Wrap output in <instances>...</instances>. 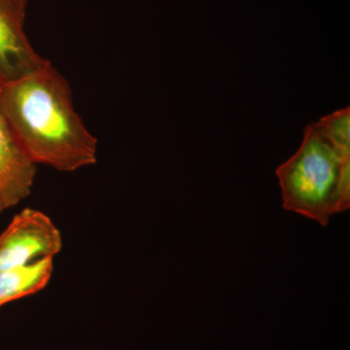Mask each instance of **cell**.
I'll return each mask as SVG.
<instances>
[{"label": "cell", "mask_w": 350, "mask_h": 350, "mask_svg": "<svg viewBox=\"0 0 350 350\" xmlns=\"http://www.w3.org/2000/svg\"><path fill=\"white\" fill-rule=\"evenodd\" d=\"M3 1L6 2L20 17H22L23 19H25L27 0H3Z\"/></svg>", "instance_id": "obj_7"}, {"label": "cell", "mask_w": 350, "mask_h": 350, "mask_svg": "<svg viewBox=\"0 0 350 350\" xmlns=\"http://www.w3.org/2000/svg\"><path fill=\"white\" fill-rule=\"evenodd\" d=\"M63 237L49 216L25 208L0 234V271L61 252Z\"/></svg>", "instance_id": "obj_3"}, {"label": "cell", "mask_w": 350, "mask_h": 350, "mask_svg": "<svg viewBox=\"0 0 350 350\" xmlns=\"http://www.w3.org/2000/svg\"><path fill=\"white\" fill-rule=\"evenodd\" d=\"M54 271V258L0 271V306L36 294L47 286Z\"/></svg>", "instance_id": "obj_6"}, {"label": "cell", "mask_w": 350, "mask_h": 350, "mask_svg": "<svg viewBox=\"0 0 350 350\" xmlns=\"http://www.w3.org/2000/svg\"><path fill=\"white\" fill-rule=\"evenodd\" d=\"M283 208L326 227L350 207V140L320 122L306 126L300 148L275 170Z\"/></svg>", "instance_id": "obj_2"}, {"label": "cell", "mask_w": 350, "mask_h": 350, "mask_svg": "<svg viewBox=\"0 0 350 350\" xmlns=\"http://www.w3.org/2000/svg\"><path fill=\"white\" fill-rule=\"evenodd\" d=\"M0 114L36 165L70 172L98 161V139L76 112L66 78L48 59L20 77H0Z\"/></svg>", "instance_id": "obj_1"}, {"label": "cell", "mask_w": 350, "mask_h": 350, "mask_svg": "<svg viewBox=\"0 0 350 350\" xmlns=\"http://www.w3.org/2000/svg\"><path fill=\"white\" fill-rule=\"evenodd\" d=\"M36 165L0 114V213L31 194Z\"/></svg>", "instance_id": "obj_4"}, {"label": "cell", "mask_w": 350, "mask_h": 350, "mask_svg": "<svg viewBox=\"0 0 350 350\" xmlns=\"http://www.w3.org/2000/svg\"><path fill=\"white\" fill-rule=\"evenodd\" d=\"M25 19L0 0V77L17 78L46 61L33 49L25 34Z\"/></svg>", "instance_id": "obj_5"}]
</instances>
